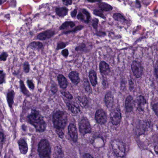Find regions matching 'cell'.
<instances>
[{
  "mask_svg": "<svg viewBox=\"0 0 158 158\" xmlns=\"http://www.w3.org/2000/svg\"><path fill=\"white\" fill-rule=\"evenodd\" d=\"M155 74H156V77L158 78V64L157 65L156 68L155 69Z\"/></svg>",
  "mask_w": 158,
  "mask_h": 158,
  "instance_id": "50",
  "label": "cell"
},
{
  "mask_svg": "<svg viewBox=\"0 0 158 158\" xmlns=\"http://www.w3.org/2000/svg\"><path fill=\"white\" fill-rule=\"evenodd\" d=\"M95 118L96 122L98 124H105L107 121V115L106 112L101 109L97 111L95 114Z\"/></svg>",
  "mask_w": 158,
  "mask_h": 158,
  "instance_id": "7",
  "label": "cell"
},
{
  "mask_svg": "<svg viewBox=\"0 0 158 158\" xmlns=\"http://www.w3.org/2000/svg\"><path fill=\"white\" fill-rule=\"evenodd\" d=\"M27 84L28 85V86L29 87V89L31 90H34V85L33 83V81H32L31 80H28L27 81Z\"/></svg>",
  "mask_w": 158,
  "mask_h": 158,
  "instance_id": "35",
  "label": "cell"
},
{
  "mask_svg": "<svg viewBox=\"0 0 158 158\" xmlns=\"http://www.w3.org/2000/svg\"><path fill=\"white\" fill-rule=\"evenodd\" d=\"M75 26V23L73 21H66L63 23L62 25L60 26V29L62 30L66 28L67 27H73Z\"/></svg>",
  "mask_w": 158,
  "mask_h": 158,
  "instance_id": "24",
  "label": "cell"
},
{
  "mask_svg": "<svg viewBox=\"0 0 158 158\" xmlns=\"http://www.w3.org/2000/svg\"><path fill=\"white\" fill-rule=\"evenodd\" d=\"M112 150L114 153L118 157H123L125 154V149L122 142L115 140L111 143Z\"/></svg>",
  "mask_w": 158,
  "mask_h": 158,
  "instance_id": "4",
  "label": "cell"
},
{
  "mask_svg": "<svg viewBox=\"0 0 158 158\" xmlns=\"http://www.w3.org/2000/svg\"><path fill=\"white\" fill-rule=\"evenodd\" d=\"M99 9L102 11L105 12H109L111 11L113 8L110 5L108 4L105 2H99L98 4Z\"/></svg>",
  "mask_w": 158,
  "mask_h": 158,
  "instance_id": "21",
  "label": "cell"
},
{
  "mask_svg": "<svg viewBox=\"0 0 158 158\" xmlns=\"http://www.w3.org/2000/svg\"><path fill=\"white\" fill-rule=\"evenodd\" d=\"M57 79L60 87L62 89H66L68 86V82L66 78L62 74H59L57 77Z\"/></svg>",
  "mask_w": 158,
  "mask_h": 158,
  "instance_id": "16",
  "label": "cell"
},
{
  "mask_svg": "<svg viewBox=\"0 0 158 158\" xmlns=\"http://www.w3.org/2000/svg\"><path fill=\"white\" fill-rule=\"evenodd\" d=\"M79 130L81 134L83 135L91 132V127L89 120L86 118H83L80 121Z\"/></svg>",
  "mask_w": 158,
  "mask_h": 158,
  "instance_id": "5",
  "label": "cell"
},
{
  "mask_svg": "<svg viewBox=\"0 0 158 158\" xmlns=\"http://www.w3.org/2000/svg\"><path fill=\"white\" fill-rule=\"evenodd\" d=\"M62 53V55L64 57H67L69 55V51L67 49L63 50Z\"/></svg>",
  "mask_w": 158,
  "mask_h": 158,
  "instance_id": "46",
  "label": "cell"
},
{
  "mask_svg": "<svg viewBox=\"0 0 158 158\" xmlns=\"http://www.w3.org/2000/svg\"><path fill=\"white\" fill-rule=\"evenodd\" d=\"M136 104L138 110L140 111L144 110V106L146 104V100L142 96H139L136 99Z\"/></svg>",
  "mask_w": 158,
  "mask_h": 158,
  "instance_id": "12",
  "label": "cell"
},
{
  "mask_svg": "<svg viewBox=\"0 0 158 158\" xmlns=\"http://www.w3.org/2000/svg\"><path fill=\"white\" fill-rule=\"evenodd\" d=\"M77 19L78 20H80V21H84L85 22H86V21L85 19V17H84V15H83V13L80 12L78 14L77 16Z\"/></svg>",
  "mask_w": 158,
  "mask_h": 158,
  "instance_id": "37",
  "label": "cell"
},
{
  "mask_svg": "<svg viewBox=\"0 0 158 158\" xmlns=\"http://www.w3.org/2000/svg\"><path fill=\"white\" fill-rule=\"evenodd\" d=\"M8 57V53L5 52H2V54L0 55V62L6 61L7 60Z\"/></svg>",
  "mask_w": 158,
  "mask_h": 158,
  "instance_id": "31",
  "label": "cell"
},
{
  "mask_svg": "<svg viewBox=\"0 0 158 158\" xmlns=\"http://www.w3.org/2000/svg\"><path fill=\"white\" fill-rule=\"evenodd\" d=\"M83 86H84V89L86 91V92L89 93H92V89L90 86L89 83L87 81V79H85L84 80V83H83Z\"/></svg>",
  "mask_w": 158,
  "mask_h": 158,
  "instance_id": "26",
  "label": "cell"
},
{
  "mask_svg": "<svg viewBox=\"0 0 158 158\" xmlns=\"http://www.w3.org/2000/svg\"><path fill=\"white\" fill-rule=\"evenodd\" d=\"M4 73V71L3 70H0V74H1Z\"/></svg>",
  "mask_w": 158,
  "mask_h": 158,
  "instance_id": "51",
  "label": "cell"
},
{
  "mask_svg": "<svg viewBox=\"0 0 158 158\" xmlns=\"http://www.w3.org/2000/svg\"><path fill=\"white\" fill-rule=\"evenodd\" d=\"M111 120L112 124L117 125L121 121V113L119 109H115L111 111L110 114Z\"/></svg>",
  "mask_w": 158,
  "mask_h": 158,
  "instance_id": "6",
  "label": "cell"
},
{
  "mask_svg": "<svg viewBox=\"0 0 158 158\" xmlns=\"http://www.w3.org/2000/svg\"><path fill=\"white\" fill-rule=\"evenodd\" d=\"M66 46V44H65L64 42H60L58 43L57 45V49L60 50L63 49V48H65Z\"/></svg>",
  "mask_w": 158,
  "mask_h": 158,
  "instance_id": "38",
  "label": "cell"
},
{
  "mask_svg": "<svg viewBox=\"0 0 158 158\" xmlns=\"http://www.w3.org/2000/svg\"><path fill=\"white\" fill-rule=\"evenodd\" d=\"M67 106L69 108V110L72 112V113L77 114L80 112V110L78 107H77V106L72 104L68 103L67 104Z\"/></svg>",
  "mask_w": 158,
  "mask_h": 158,
  "instance_id": "22",
  "label": "cell"
},
{
  "mask_svg": "<svg viewBox=\"0 0 158 158\" xmlns=\"http://www.w3.org/2000/svg\"><path fill=\"white\" fill-rule=\"evenodd\" d=\"M29 123L35 127L37 132H44L46 129V123L38 111L32 110L27 117Z\"/></svg>",
  "mask_w": 158,
  "mask_h": 158,
  "instance_id": "1",
  "label": "cell"
},
{
  "mask_svg": "<svg viewBox=\"0 0 158 158\" xmlns=\"http://www.w3.org/2000/svg\"><path fill=\"white\" fill-rule=\"evenodd\" d=\"M87 1L91 2V3L95 2H100V1H101V0H87Z\"/></svg>",
  "mask_w": 158,
  "mask_h": 158,
  "instance_id": "49",
  "label": "cell"
},
{
  "mask_svg": "<svg viewBox=\"0 0 158 158\" xmlns=\"http://www.w3.org/2000/svg\"><path fill=\"white\" fill-rule=\"evenodd\" d=\"M20 86H21V92L25 94V95H26V96H29V92L27 91V89L26 87L24 85V82L23 81L21 80L20 81Z\"/></svg>",
  "mask_w": 158,
  "mask_h": 158,
  "instance_id": "27",
  "label": "cell"
},
{
  "mask_svg": "<svg viewBox=\"0 0 158 158\" xmlns=\"http://www.w3.org/2000/svg\"><path fill=\"white\" fill-rule=\"evenodd\" d=\"M61 93L63 94V95H64L66 98H68V99H72V98H73V96L69 92L63 91H62Z\"/></svg>",
  "mask_w": 158,
  "mask_h": 158,
  "instance_id": "33",
  "label": "cell"
},
{
  "mask_svg": "<svg viewBox=\"0 0 158 158\" xmlns=\"http://www.w3.org/2000/svg\"><path fill=\"white\" fill-rule=\"evenodd\" d=\"M38 152L40 158H50L51 147L47 140H42L38 145Z\"/></svg>",
  "mask_w": 158,
  "mask_h": 158,
  "instance_id": "3",
  "label": "cell"
},
{
  "mask_svg": "<svg viewBox=\"0 0 158 158\" xmlns=\"http://www.w3.org/2000/svg\"><path fill=\"white\" fill-rule=\"evenodd\" d=\"M69 135L73 141L74 142H77L78 133L77 131V128L74 124H70L68 127Z\"/></svg>",
  "mask_w": 158,
  "mask_h": 158,
  "instance_id": "9",
  "label": "cell"
},
{
  "mask_svg": "<svg viewBox=\"0 0 158 158\" xmlns=\"http://www.w3.org/2000/svg\"><path fill=\"white\" fill-rule=\"evenodd\" d=\"M51 91L53 93H56L57 91V88L56 84H53L52 86H51Z\"/></svg>",
  "mask_w": 158,
  "mask_h": 158,
  "instance_id": "45",
  "label": "cell"
},
{
  "mask_svg": "<svg viewBox=\"0 0 158 158\" xmlns=\"http://www.w3.org/2000/svg\"><path fill=\"white\" fill-rule=\"evenodd\" d=\"M5 140V136L4 133L0 132V142L1 143H4Z\"/></svg>",
  "mask_w": 158,
  "mask_h": 158,
  "instance_id": "42",
  "label": "cell"
},
{
  "mask_svg": "<svg viewBox=\"0 0 158 158\" xmlns=\"http://www.w3.org/2000/svg\"><path fill=\"white\" fill-rule=\"evenodd\" d=\"M113 17L115 20L119 21V22H123L126 20L125 18L123 17L122 14L120 13H114L113 16Z\"/></svg>",
  "mask_w": 158,
  "mask_h": 158,
  "instance_id": "25",
  "label": "cell"
},
{
  "mask_svg": "<svg viewBox=\"0 0 158 158\" xmlns=\"http://www.w3.org/2000/svg\"><path fill=\"white\" fill-rule=\"evenodd\" d=\"M5 77V74L2 73L0 74V84H2L4 82Z\"/></svg>",
  "mask_w": 158,
  "mask_h": 158,
  "instance_id": "40",
  "label": "cell"
},
{
  "mask_svg": "<svg viewBox=\"0 0 158 158\" xmlns=\"http://www.w3.org/2000/svg\"><path fill=\"white\" fill-rule=\"evenodd\" d=\"M98 20L97 18H94L93 20V22H92V25L93 27L95 29H97L98 27Z\"/></svg>",
  "mask_w": 158,
  "mask_h": 158,
  "instance_id": "36",
  "label": "cell"
},
{
  "mask_svg": "<svg viewBox=\"0 0 158 158\" xmlns=\"http://www.w3.org/2000/svg\"><path fill=\"white\" fill-rule=\"evenodd\" d=\"M99 70L101 73L103 74H107L110 71V68L106 62H101L99 64Z\"/></svg>",
  "mask_w": 158,
  "mask_h": 158,
  "instance_id": "15",
  "label": "cell"
},
{
  "mask_svg": "<svg viewBox=\"0 0 158 158\" xmlns=\"http://www.w3.org/2000/svg\"><path fill=\"white\" fill-rule=\"evenodd\" d=\"M42 47L43 44L39 42H33L28 45V48L33 49H40Z\"/></svg>",
  "mask_w": 158,
  "mask_h": 158,
  "instance_id": "23",
  "label": "cell"
},
{
  "mask_svg": "<svg viewBox=\"0 0 158 158\" xmlns=\"http://www.w3.org/2000/svg\"><path fill=\"white\" fill-rule=\"evenodd\" d=\"M68 122L66 113L63 111H57L54 114L53 122L56 130H63Z\"/></svg>",
  "mask_w": 158,
  "mask_h": 158,
  "instance_id": "2",
  "label": "cell"
},
{
  "mask_svg": "<svg viewBox=\"0 0 158 158\" xmlns=\"http://www.w3.org/2000/svg\"><path fill=\"white\" fill-rule=\"evenodd\" d=\"M54 31L48 30V31H45V32H43V33L38 34L37 38L39 40H44L45 39L51 38L54 35Z\"/></svg>",
  "mask_w": 158,
  "mask_h": 158,
  "instance_id": "11",
  "label": "cell"
},
{
  "mask_svg": "<svg viewBox=\"0 0 158 158\" xmlns=\"http://www.w3.org/2000/svg\"><path fill=\"white\" fill-rule=\"evenodd\" d=\"M24 70L25 73H28L30 70V65L28 62H25L24 64Z\"/></svg>",
  "mask_w": 158,
  "mask_h": 158,
  "instance_id": "34",
  "label": "cell"
},
{
  "mask_svg": "<svg viewBox=\"0 0 158 158\" xmlns=\"http://www.w3.org/2000/svg\"><path fill=\"white\" fill-rule=\"evenodd\" d=\"M105 103L108 108H111L112 106L113 102V98L111 93H108L105 96Z\"/></svg>",
  "mask_w": 158,
  "mask_h": 158,
  "instance_id": "17",
  "label": "cell"
},
{
  "mask_svg": "<svg viewBox=\"0 0 158 158\" xmlns=\"http://www.w3.org/2000/svg\"><path fill=\"white\" fill-rule=\"evenodd\" d=\"M18 144L19 146V149L21 154H27L28 148L27 142L24 139L21 138L18 142Z\"/></svg>",
  "mask_w": 158,
  "mask_h": 158,
  "instance_id": "10",
  "label": "cell"
},
{
  "mask_svg": "<svg viewBox=\"0 0 158 158\" xmlns=\"http://www.w3.org/2000/svg\"><path fill=\"white\" fill-rule=\"evenodd\" d=\"M153 110L156 114V115L158 116V102L155 104L153 106Z\"/></svg>",
  "mask_w": 158,
  "mask_h": 158,
  "instance_id": "39",
  "label": "cell"
},
{
  "mask_svg": "<svg viewBox=\"0 0 158 158\" xmlns=\"http://www.w3.org/2000/svg\"><path fill=\"white\" fill-rule=\"evenodd\" d=\"M62 2L66 5H70L72 4V0H62Z\"/></svg>",
  "mask_w": 158,
  "mask_h": 158,
  "instance_id": "44",
  "label": "cell"
},
{
  "mask_svg": "<svg viewBox=\"0 0 158 158\" xmlns=\"http://www.w3.org/2000/svg\"><path fill=\"white\" fill-rule=\"evenodd\" d=\"M125 108L128 112L132 111L134 105V102L133 100V97L131 96H128L125 100Z\"/></svg>",
  "mask_w": 158,
  "mask_h": 158,
  "instance_id": "13",
  "label": "cell"
},
{
  "mask_svg": "<svg viewBox=\"0 0 158 158\" xmlns=\"http://www.w3.org/2000/svg\"><path fill=\"white\" fill-rule=\"evenodd\" d=\"M83 26H77L73 30H71V31H67V32H65L64 33V34H68V33H75V32H77V31L81 30L83 28Z\"/></svg>",
  "mask_w": 158,
  "mask_h": 158,
  "instance_id": "30",
  "label": "cell"
},
{
  "mask_svg": "<svg viewBox=\"0 0 158 158\" xmlns=\"http://www.w3.org/2000/svg\"><path fill=\"white\" fill-rule=\"evenodd\" d=\"M89 77L90 80L92 85L93 86H95L97 83V74H96V72L94 70H91L90 71Z\"/></svg>",
  "mask_w": 158,
  "mask_h": 158,
  "instance_id": "20",
  "label": "cell"
},
{
  "mask_svg": "<svg viewBox=\"0 0 158 158\" xmlns=\"http://www.w3.org/2000/svg\"><path fill=\"white\" fill-rule=\"evenodd\" d=\"M14 92L13 91H10L7 94V101L10 108H12V106L13 104V99H14Z\"/></svg>",
  "mask_w": 158,
  "mask_h": 158,
  "instance_id": "19",
  "label": "cell"
},
{
  "mask_svg": "<svg viewBox=\"0 0 158 158\" xmlns=\"http://www.w3.org/2000/svg\"><path fill=\"white\" fill-rule=\"evenodd\" d=\"M69 77L74 84L77 85L79 83L80 79L77 72H75V71L70 72L69 74Z\"/></svg>",
  "mask_w": 158,
  "mask_h": 158,
  "instance_id": "14",
  "label": "cell"
},
{
  "mask_svg": "<svg viewBox=\"0 0 158 158\" xmlns=\"http://www.w3.org/2000/svg\"><path fill=\"white\" fill-rule=\"evenodd\" d=\"M131 69L133 74L136 78H139L142 77V68L138 62L134 61L131 65Z\"/></svg>",
  "mask_w": 158,
  "mask_h": 158,
  "instance_id": "8",
  "label": "cell"
},
{
  "mask_svg": "<svg viewBox=\"0 0 158 158\" xmlns=\"http://www.w3.org/2000/svg\"><path fill=\"white\" fill-rule=\"evenodd\" d=\"M82 12H83V13H84V14H85L86 16V23H89V22L90 18H91V16L87 10L85 9H82Z\"/></svg>",
  "mask_w": 158,
  "mask_h": 158,
  "instance_id": "32",
  "label": "cell"
},
{
  "mask_svg": "<svg viewBox=\"0 0 158 158\" xmlns=\"http://www.w3.org/2000/svg\"><path fill=\"white\" fill-rule=\"evenodd\" d=\"M83 158H94L90 154H86L84 155Z\"/></svg>",
  "mask_w": 158,
  "mask_h": 158,
  "instance_id": "48",
  "label": "cell"
},
{
  "mask_svg": "<svg viewBox=\"0 0 158 158\" xmlns=\"http://www.w3.org/2000/svg\"><path fill=\"white\" fill-rule=\"evenodd\" d=\"M94 14H95V16L100 17L103 18V19H106V17L104 16L101 10H96H96H94Z\"/></svg>",
  "mask_w": 158,
  "mask_h": 158,
  "instance_id": "28",
  "label": "cell"
},
{
  "mask_svg": "<svg viewBox=\"0 0 158 158\" xmlns=\"http://www.w3.org/2000/svg\"><path fill=\"white\" fill-rule=\"evenodd\" d=\"M56 14L61 17L65 16L68 13V9L65 7L62 8H57L56 9Z\"/></svg>",
  "mask_w": 158,
  "mask_h": 158,
  "instance_id": "18",
  "label": "cell"
},
{
  "mask_svg": "<svg viewBox=\"0 0 158 158\" xmlns=\"http://www.w3.org/2000/svg\"><path fill=\"white\" fill-rule=\"evenodd\" d=\"M77 9H75L74 10V11L71 12V16L73 18H74L77 16Z\"/></svg>",
  "mask_w": 158,
  "mask_h": 158,
  "instance_id": "47",
  "label": "cell"
},
{
  "mask_svg": "<svg viewBox=\"0 0 158 158\" xmlns=\"http://www.w3.org/2000/svg\"><path fill=\"white\" fill-rule=\"evenodd\" d=\"M57 130V134L59 135V137L61 138L63 137V135H64V133H63V131H62V130Z\"/></svg>",
  "mask_w": 158,
  "mask_h": 158,
  "instance_id": "43",
  "label": "cell"
},
{
  "mask_svg": "<svg viewBox=\"0 0 158 158\" xmlns=\"http://www.w3.org/2000/svg\"><path fill=\"white\" fill-rule=\"evenodd\" d=\"M85 48V45L84 44H81L79 45V46L76 48L75 50H83L84 48Z\"/></svg>",
  "mask_w": 158,
  "mask_h": 158,
  "instance_id": "41",
  "label": "cell"
},
{
  "mask_svg": "<svg viewBox=\"0 0 158 158\" xmlns=\"http://www.w3.org/2000/svg\"><path fill=\"white\" fill-rule=\"evenodd\" d=\"M79 100L81 103V104L82 105V106H86L87 104V99L86 98V97H80L78 98Z\"/></svg>",
  "mask_w": 158,
  "mask_h": 158,
  "instance_id": "29",
  "label": "cell"
}]
</instances>
